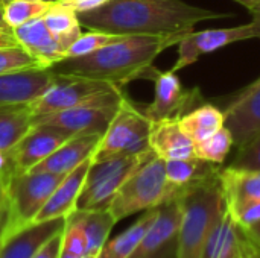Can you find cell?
Returning a JSON list of instances; mask_svg holds the SVG:
<instances>
[{
    "label": "cell",
    "instance_id": "obj_4",
    "mask_svg": "<svg viewBox=\"0 0 260 258\" xmlns=\"http://www.w3.org/2000/svg\"><path fill=\"white\" fill-rule=\"evenodd\" d=\"M174 198H177V192L168 182L166 163L152 152L120 187L108 211L119 222L134 213L160 207Z\"/></svg>",
    "mask_w": 260,
    "mask_h": 258
},
{
    "label": "cell",
    "instance_id": "obj_49",
    "mask_svg": "<svg viewBox=\"0 0 260 258\" xmlns=\"http://www.w3.org/2000/svg\"><path fill=\"white\" fill-rule=\"evenodd\" d=\"M160 254V252H158ZM158 254H155V255H151V257H145V258H160L158 257Z\"/></svg>",
    "mask_w": 260,
    "mask_h": 258
},
{
    "label": "cell",
    "instance_id": "obj_7",
    "mask_svg": "<svg viewBox=\"0 0 260 258\" xmlns=\"http://www.w3.org/2000/svg\"><path fill=\"white\" fill-rule=\"evenodd\" d=\"M64 176L49 172H26L15 173L8 181L6 189L11 202V228L8 237L35 222Z\"/></svg>",
    "mask_w": 260,
    "mask_h": 258
},
{
    "label": "cell",
    "instance_id": "obj_30",
    "mask_svg": "<svg viewBox=\"0 0 260 258\" xmlns=\"http://www.w3.org/2000/svg\"><path fill=\"white\" fill-rule=\"evenodd\" d=\"M30 68H43L37 59L21 46L0 49V76Z\"/></svg>",
    "mask_w": 260,
    "mask_h": 258
},
{
    "label": "cell",
    "instance_id": "obj_28",
    "mask_svg": "<svg viewBox=\"0 0 260 258\" xmlns=\"http://www.w3.org/2000/svg\"><path fill=\"white\" fill-rule=\"evenodd\" d=\"M56 3L47 0H12L3 6L6 26L15 29L35 18L44 17Z\"/></svg>",
    "mask_w": 260,
    "mask_h": 258
},
{
    "label": "cell",
    "instance_id": "obj_31",
    "mask_svg": "<svg viewBox=\"0 0 260 258\" xmlns=\"http://www.w3.org/2000/svg\"><path fill=\"white\" fill-rule=\"evenodd\" d=\"M120 38H122L120 35H113V33H107L101 30H88L85 33H81L79 38L69 47L66 58H76V56L93 53Z\"/></svg>",
    "mask_w": 260,
    "mask_h": 258
},
{
    "label": "cell",
    "instance_id": "obj_39",
    "mask_svg": "<svg viewBox=\"0 0 260 258\" xmlns=\"http://www.w3.org/2000/svg\"><path fill=\"white\" fill-rule=\"evenodd\" d=\"M15 173L17 172H15V167H14L9 152L0 151V178H3L5 181H9Z\"/></svg>",
    "mask_w": 260,
    "mask_h": 258
},
{
    "label": "cell",
    "instance_id": "obj_26",
    "mask_svg": "<svg viewBox=\"0 0 260 258\" xmlns=\"http://www.w3.org/2000/svg\"><path fill=\"white\" fill-rule=\"evenodd\" d=\"M166 163V178L168 182L175 189L177 195L181 189L192 186L198 181L207 179L213 175H218L221 167L200 158L187 160H168Z\"/></svg>",
    "mask_w": 260,
    "mask_h": 258
},
{
    "label": "cell",
    "instance_id": "obj_41",
    "mask_svg": "<svg viewBox=\"0 0 260 258\" xmlns=\"http://www.w3.org/2000/svg\"><path fill=\"white\" fill-rule=\"evenodd\" d=\"M244 233H245V234H247V236H248V237H250V239H251V240L260 248V222L257 225H254L251 230L244 231Z\"/></svg>",
    "mask_w": 260,
    "mask_h": 258
},
{
    "label": "cell",
    "instance_id": "obj_22",
    "mask_svg": "<svg viewBox=\"0 0 260 258\" xmlns=\"http://www.w3.org/2000/svg\"><path fill=\"white\" fill-rule=\"evenodd\" d=\"M34 126L30 103L0 106V151L9 152Z\"/></svg>",
    "mask_w": 260,
    "mask_h": 258
},
{
    "label": "cell",
    "instance_id": "obj_19",
    "mask_svg": "<svg viewBox=\"0 0 260 258\" xmlns=\"http://www.w3.org/2000/svg\"><path fill=\"white\" fill-rule=\"evenodd\" d=\"M149 146L151 151L165 161L195 158V143L183 131L180 119L152 122Z\"/></svg>",
    "mask_w": 260,
    "mask_h": 258
},
{
    "label": "cell",
    "instance_id": "obj_24",
    "mask_svg": "<svg viewBox=\"0 0 260 258\" xmlns=\"http://www.w3.org/2000/svg\"><path fill=\"white\" fill-rule=\"evenodd\" d=\"M158 213V207L146 210V213L133 224L126 231L119 234L111 242H107L99 251L98 258H131L146 236L148 230L154 224Z\"/></svg>",
    "mask_w": 260,
    "mask_h": 258
},
{
    "label": "cell",
    "instance_id": "obj_33",
    "mask_svg": "<svg viewBox=\"0 0 260 258\" xmlns=\"http://www.w3.org/2000/svg\"><path fill=\"white\" fill-rule=\"evenodd\" d=\"M229 166L235 169L260 170V134L238 148V154Z\"/></svg>",
    "mask_w": 260,
    "mask_h": 258
},
{
    "label": "cell",
    "instance_id": "obj_16",
    "mask_svg": "<svg viewBox=\"0 0 260 258\" xmlns=\"http://www.w3.org/2000/svg\"><path fill=\"white\" fill-rule=\"evenodd\" d=\"M14 35L18 44L26 49L43 68L52 67L67 56L66 50L49 30L43 17L15 27Z\"/></svg>",
    "mask_w": 260,
    "mask_h": 258
},
{
    "label": "cell",
    "instance_id": "obj_3",
    "mask_svg": "<svg viewBox=\"0 0 260 258\" xmlns=\"http://www.w3.org/2000/svg\"><path fill=\"white\" fill-rule=\"evenodd\" d=\"M177 198L183 207L177 236V258H201L212 228L227 208L219 173L181 189Z\"/></svg>",
    "mask_w": 260,
    "mask_h": 258
},
{
    "label": "cell",
    "instance_id": "obj_23",
    "mask_svg": "<svg viewBox=\"0 0 260 258\" xmlns=\"http://www.w3.org/2000/svg\"><path fill=\"white\" fill-rule=\"evenodd\" d=\"M81 227L87 239V254H99L116 219L108 210H75L67 216Z\"/></svg>",
    "mask_w": 260,
    "mask_h": 258
},
{
    "label": "cell",
    "instance_id": "obj_25",
    "mask_svg": "<svg viewBox=\"0 0 260 258\" xmlns=\"http://www.w3.org/2000/svg\"><path fill=\"white\" fill-rule=\"evenodd\" d=\"M180 125L193 143H200L225 126V113L215 105L203 103L181 116Z\"/></svg>",
    "mask_w": 260,
    "mask_h": 258
},
{
    "label": "cell",
    "instance_id": "obj_43",
    "mask_svg": "<svg viewBox=\"0 0 260 258\" xmlns=\"http://www.w3.org/2000/svg\"><path fill=\"white\" fill-rule=\"evenodd\" d=\"M260 87V76L256 79V81H253L250 85H247L242 91H251V90H256V88H259Z\"/></svg>",
    "mask_w": 260,
    "mask_h": 258
},
{
    "label": "cell",
    "instance_id": "obj_13",
    "mask_svg": "<svg viewBox=\"0 0 260 258\" xmlns=\"http://www.w3.org/2000/svg\"><path fill=\"white\" fill-rule=\"evenodd\" d=\"M58 79L49 67L30 68L0 76V106L30 103L44 94Z\"/></svg>",
    "mask_w": 260,
    "mask_h": 258
},
{
    "label": "cell",
    "instance_id": "obj_8",
    "mask_svg": "<svg viewBox=\"0 0 260 258\" xmlns=\"http://www.w3.org/2000/svg\"><path fill=\"white\" fill-rule=\"evenodd\" d=\"M123 97L125 96L122 90H113L78 106L44 116H37L34 117V125L58 126L72 135H104Z\"/></svg>",
    "mask_w": 260,
    "mask_h": 258
},
{
    "label": "cell",
    "instance_id": "obj_42",
    "mask_svg": "<svg viewBox=\"0 0 260 258\" xmlns=\"http://www.w3.org/2000/svg\"><path fill=\"white\" fill-rule=\"evenodd\" d=\"M236 2H238V3H241L244 8H247L250 12H251V11H254V9H256V8L260 5V0H236Z\"/></svg>",
    "mask_w": 260,
    "mask_h": 258
},
{
    "label": "cell",
    "instance_id": "obj_36",
    "mask_svg": "<svg viewBox=\"0 0 260 258\" xmlns=\"http://www.w3.org/2000/svg\"><path fill=\"white\" fill-rule=\"evenodd\" d=\"M8 184H3L0 187V240L3 242L11 228V202L8 196Z\"/></svg>",
    "mask_w": 260,
    "mask_h": 258
},
{
    "label": "cell",
    "instance_id": "obj_35",
    "mask_svg": "<svg viewBox=\"0 0 260 258\" xmlns=\"http://www.w3.org/2000/svg\"><path fill=\"white\" fill-rule=\"evenodd\" d=\"M239 234H241V228L236 224L233 214L230 213L227 230H225L221 248H219L215 258H235L236 252H238V245H239Z\"/></svg>",
    "mask_w": 260,
    "mask_h": 258
},
{
    "label": "cell",
    "instance_id": "obj_12",
    "mask_svg": "<svg viewBox=\"0 0 260 258\" xmlns=\"http://www.w3.org/2000/svg\"><path fill=\"white\" fill-rule=\"evenodd\" d=\"M72 137V134L58 126L34 125L29 132L18 141V144L9 151L15 172H30Z\"/></svg>",
    "mask_w": 260,
    "mask_h": 258
},
{
    "label": "cell",
    "instance_id": "obj_17",
    "mask_svg": "<svg viewBox=\"0 0 260 258\" xmlns=\"http://www.w3.org/2000/svg\"><path fill=\"white\" fill-rule=\"evenodd\" d=\"M181 219L183 207L178 198L161 204L158 207V213L154 224L148 230L146 236L143 237L142 243L131 258H145L158 254L161 248H165L168 243L172 242L174 237L178 236Z\"/></svg>",
    "mask_w": 260,
    "mask_h": 258
},
{
    "label": "cell",
    "instance_id": "obj_6",
    "mask_svg": "<svg viewBox=\"0 0 260 258\" xmlns=\"http://www.w3.org/2000/svg\"><path fill=\"white\" fill-rule=\"evenodd\" d=\"M152 122L126 97L122 99L117 113L102 135L93 161H102L119 155H139L151 151Z\"/></svg>",
    "mask_w": 260,
    "mask_h": 258
},
{
    "label": "cell",
    "instance_id": "obj_15",
    "mask_svg": "<svg viewBox=\"0 0 260 258\" xmlns=\"http://www.w3.org/2000/svg\"><path fill=\"white\" fill-rule=\"evenodd\" d=\"M225 113V126L235 138L236 148L244 146L260 134V87L239 91Z\"/></svg>",
    "mask_w": 260,
    "mask_h": 258
},
{
    "label": "cell",
    "instance_id": "obj_45",
    "mask_svg": "<svg viewBox=\"0 0 260 258\" xmlns=\"http://www.w3.org/2000/svg\"><path fill=\"white\" fill-rule=\"evenodd\" d=\"M9 2H12V0H0V3H2L3 6H5L6 3H9ZM47 2H53V3H62L61 0H47Z\"/></svg>",
    "mask_w": 260,
    "mask_h": 258
},
{
    "label": "cell",
    "instance_id": "obj_10",
    "mask_svg": "<svg viewBox=\"0 0 260 258\" xmlns=\"http://www.w3.org/2000/svg\"><path fill=\"white\" fill-rule=\"evenodd\" d=\"M260 38V15H253V20L242 26L225 29H209L192 32L178 43V58L172 65V71L177 73L187 65L197 62L203 55L219 50L233 43Z\"/></svg>",
    "mask_w": 260,
    "mask_h": 258
},
{
    "label": "cell",
    "instance_id": "obj_5",
    "mask_svg": "<svg viewBox=\"0 0 260 258\" xmlns=\"http://www.w3.org/2000/svg\"><path fill=\"white\" fill-rule=\"evenodd\" d=\"M151 155L152 151L139 155H119L102 161H91L76 202V210H108L125 181Z\"/></svg>",
    "mask_w": 260,
    "mask_h": 258
},
{
    "label": "cell",
    "instance_id": "obj_47",
    "mask_svg": "<svg viewBox=\"0 0 260 258\" xmlns=\"http://www.w3.org/2000/svg\"><path fill=\"white\" fill-rule=\"evenodd\" d=\"M81 258H98V254H85L84 257Z\"/></svg>",
    "mask_w": 260,
    "mask_h": 258
},
{
    "label": "cell",
    "instance_id": "obj_32",
    "mask_svg": "<svg viewBox=\"0 0 260 258\" xmlns=\"http://www.w3.org/2000/svg\"><path fill=\"white\" fill-rule=\"evenodd\" d=\"M87 254V239L78 224L66 217L59 258H81Z\"/></svg>",
    "mask_w": 260,
    "mask_h": 258
},
{
    "label": "cell",
    "instance_id": "obj_40",
    "mask_svg": "<svg viewBox=\"0 0 260 258\" xmlns=\"http://www.w3.org/2000/svg\"><path fill=\"white\" fill-rule=\"evenodd\" d=\"M12 46H20L14 35V29L9 26H0V49Z\"/></svg>",
    "mask_w": 260,
    "mask_h": 258
},
{
    "label": "cell",
    "instance_id": "obj_34",
    "mask_svg": "<svg viewBox=\"0 0 260 258\" xmlns=\"http://www.w3.org/2000/svg\"><path fill=\"white\" fill-rule=\"evenodd\" d=\"M229 211L233 214L236 224L242 231L251 230L254 225L260 222V201H251L242 205H238L235 208H229Z\"/></svg>",
    "mask_w": 260,
    "mask_h": 258
},
{
    "label": "cell",
    "instance_id": "obj_27",
    "mask_svg": "<svg viewBox=\"0 0 260 258\" xmlns=\"http://www.w3.org/2000/svg\"><path fill=\"white\" fill-rule=\"evenodd\" d=\"M43 18L52 35L56 38V41L67 53L69 47L82 33L81 32L82 26L79 23L76 9L66 3H56Z\"/></svg>",
    "mask_w": 260,
    "mask_h": 258
},
{
    "label": "cell",
    "instance_id": "obj_29",
    "mask_svg": "<svg viewBox=\"0 0 260 258\" xmlns=\"http://www.w3.org/2000/svg\"><path fill=\"white\" fill-rule=\"evenodd\" d=\"M233 144H235L233 134L227 126H222L218 132H215L209 138L195 143V158L213 164H222L229 157Z\"/></svg>",
    "mask_w": 260,
    "mask_h": 258
},
{
    "label": "cell",
    "instance_id": "obj_50",
    "mask_svg": "<svg viewBox=\"0 0 260 258\" xmlns=\"http://www.w3.org/2000/svg\"><path fill=\"white\" fill-rule=\"evenodd\" d=\"M0 245H2V240H0Z\"/></svg>",
    "mask_w": 260,
    "mask_h": 258
},
{
    "label": "cell",
    "instance_id": "obj_2",
    "mask_svg": "<svg viewBox=\"0 0 260 258\" xmlns=\"http://www.w3.org/2000/svg\"><path fill=\"white\" fill-rule=\"evenodd\" d=\"M175 44L178 46L175 40L163 36H122L93 53L64 58L49 68L58 76L102 81L123 88L131 81L143 78L155 58Z\"/></svg>",
    "mask_w": 260,
    "mask_h": 258
},
{
    "label": "cell",
    "instance_id": "obj_1",
    "mask_svg": "<svg viewBox=\"0 0 260 258\" xmlns=\"http://www.w3.org/2000/svg\"><path fill=\"white\" fill-rule=\"evenodd\" d=\"M183 0H107L78 12L81 26L120 36H163L180 43L201 21L227 17Z\"/></svg>",
    "mask_w": 260,
    "mask_h": 258
},
{
    "label": "cell",
    "instance_id": "obj_37",
    "mask_svg": "<svg viewBox=\"0 0 260 258\" xmlns=\"http://www.w3.org/2000/svg\"><path fill=\"white\" fill-rule=\"evenodd\" d=\"M235 258H260V248L241 230L239 245Z\"/></svg>",
    "mask_w": 260,
    "mask_h": 258
},
{
    "label": "cell",
    "instance_id": "obj_44",
    "mask_svg": "<svg viewBox=\"0 0 260 258\" xmlns=\"http://www.w3.org/2000/svg\"><path fill=\"white\" fill-rule=\"evenodd\" d=\"M0 26H6L5 23V15H3V5L0 3Z\"/></svg>",
    "mask_w": 260,
    "mask_h": 258
},
{
    "label": "cell",
    "instance_id": "obj_18",
    "mask_svg": "<svg viewBox=\"0 0 260 258\" xmlns=\"http://www.w3.org/2000/svg\"><path fill=\"white\" fill-rule=\"evenodd\" d=\"M99 134H82L73 135L64 144H61L52 155L35 166L30 172H49L67 175L85 160L94 155V151L101 141Z\"/></svg>",
    "mask_w": 260,
    "mask_h": 258
},
{
    "label": "cell",
    "instance_id": "obj_48",
    "mask_svg": "<svg viewBox=\"0 0 260 258\" xmlns=\"http://www.w3.org/2000/svg\"><path fill=\"white\" fill-rule=\"evenodd\" d=\"M3 184H8V181H5L3 178H0V187H2Z\"/></svg>",
    "mask_w": 260,
    "mask_h": 258
},
{
    "label": "cell",
    "instance_id": "obj_11",
    "mask_svg": "<svg viewBox=\"0 0 260 258\" xmlns=\"http://www.w3.org/2000/svg\"><path fill=\"white\" fill-rule=\"evenodd\" d=\"M113 90L122 88L102 81L58 76L56 82L44 94H41L37 100L30 102V109L34 117L44 116L78 106Z\"/></svg>",
    "mask_w": 260,
    "mask_h": 258
},
{
    "label": "cell",
    "instance_id": "obj_38",
    "mask_svg": "<svg viewBox=\"0 0 260 258\" xmlns=\"http://www.w3.org/2000/svg\"><path fill=\"white\" fill-rule=\"evenodd\" d=\"M61 245H62V233L52 237L47 243L41 246V249L32 258H59L61 255Z\"/></svg>",
    "mask_w": 260,
    "mask_h": 258
},
{
    "label": "cell",
    "instance_id": "obj_9",
    "mask_svg": "<svg viewBox=\"0 0 260 258\" xmlns=\"http://www.w3.org/2000/svg\"><path fill=\"white\" fill-rule=\"evenodd\" d=\"M143 78L152 79L155 85L154 100L143 109L151 122L180 119L181 116L193 109L201 100V91L198 88L186 90L172 70L161 71L151 65Z\"/></svg>",
    "mask_w": 260,
    "mask_h": 258
},
{
    "label": "cell",
    "instance_id": "obj_46",
    "mask_svg": "<svg viewBox=\"0 0 260 258\" xmlns=\"http://www.w3.org/2000/svg\"><path fill=\"white\" fill-rule=\"evenodd\" d=\"M251 14H253V15H260V5L254 9V11H251Z\"/></svg>",
    "mask_w": 260,
    "mask_h": 258
},
{
    "label": "cell",
    "instance_id": "obj_20",
    "mask_svg": "<svg viewBox=\"0 0 260 258\" xmlns=\"http://www.w3.org/2000/svg\"><path fill=\"white\" fill-rule=\"evenodd\" d=\"M93 157L85 160L82 164H79L76 169L69 172L64 179L59 182V186L55 189L40 214L37 216L35 222L58 219V217H67L70 213L76 210V202L79 198V193L82 190L87 172L91 166Z\"/></svg>",
    "mask_w": 260,
    "mask_h": 258
},
{
    "label": "cell",
    "instance_id": "obj_21",
    "mask_svg": "<svg viewBox=\"0 0 260 258\" xmlns=\"http://www.w3.org/2000/svg\"><path fill=\"white\" fill-rule=\"evenodd\" d=\"M219 182L227 208L260 201V170L224 167L219 172Z\"/></svg>",
    "mask_w": 260,
    "mask_h": 258
},
{
    "label": "cell",
    "instance_id": "obj_14",
    "mask_svg": "<svg viewBox=\"0 0 260 258\" xmlns=\"http://www.w3.org/2000/svg\"><path fill=\"white\" fill-rule=\"evenodd\" d=\"M66 217L34 222L11 234L0 245V258H32L44 243L62 233Z\"/></svg>",
    "mask_w": 260,
    "mask_h": 258
}]
</instances>
